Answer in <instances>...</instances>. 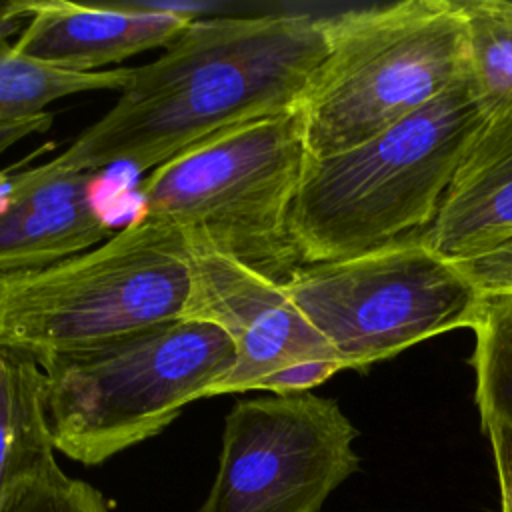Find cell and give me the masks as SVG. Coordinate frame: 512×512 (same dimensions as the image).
<instances>
[{"mask_svg":"<svg viewBox=\"0 0 512 512\" xmlns=\"http://www.w3.org/2000/svg\"><path fill=\"white\" fill-rule=\"evenodd\" d=\"M328 16L196 18L162 56L130 68L116 104L42 174L154 170L204 138L300 106L328 56Z\"/></svg>","mask_w":512,"mask_h":512,"instance_id":"6da1fadb","label":"cell"},{"mask_svg":"<svg viewBox=\"0 0 512 512\" xmlns=\"http://www.w3.org/2000/svg\"><path fill=\"white\" fill-rule=\"evenodd\" d=\"M484 122L464 76L370 140L308 156L290 214L302 264L352 258L424 234Z\"/></svg>","mask_w":512,"mask_h":512,"instance_id":"7a4b0ae2","label":"cell"},{"mask_svg":"<svg viewBox=\"0 0 512 512\" xmlns=\"http://www.w3.org/2000/svg\"><path fill=\"white\" fill-rule=\"evenodd\" d=\"M234 360V344L218 326L184 318L40 358L54 450L86 466L110 460L210 398Z\"/></svg>","mask_w":512,"mask_h":512,"instance_id":"3957f363","label":"cell"},{"mask_svg":"<svg viewBox=\"0 0 512 512\" xmlns=\"http://www.w3.org/2000/svg\"><path fill=\"white\" fill-rule=\"evenodd\" d=\"M308 152L298 108L216 132L140 182L148 220L192 230L284 286L304 264L290 214Z\"/></svg>","mask_w":512,"mask_h":512,"instance_id":"277c9868","label":"cell"},{"mask_svg":"<svg viewBox=\"0 0 512 512\" xmlns=\"http://www.w3.org/2000/svg\"><path fill=\"white\" fill-rule=\"evenodd\" d=\"M190 292L182 230L134 218L50 266L0 272V348L40 358L180 320Z\"/></svg>","mask_w":512,"mask_h":512,"instance_id":"5b68a950","label":"cell"},{"mask_svg":"<svg viewBox=\"0 0 512 512\" xmlns=\"http://www.w3.org/2000/svg\"><path fill=\"white\" fill-rule=\"evenodd\" d=\"M330 48L298 110L310 158L354 148L466 76L454 0H404L328 16Z\"/></svg>","mask_w":512,"mask_h":512,"instance_id":"8992f818","label":"cell"},{"mask_svg":"<svg viewBox=\"0 0 512 512\" xmlns=\"http://www.w3.org/2000/svg\"><path fill=\"white\" fill-rule=\"evenodd\" d=\"M284 290L342 370H364L426 338L472 328L486 296L424 234L306 264Z\"/></svg>","mask_w":512,"mask_h":512,"instance_id":"52a82bcc","label":"cell"},{"mask_svg":"<svg viewBox=\"0 0 512 512\" xmlns=\"http://www.w3.org/2000/svg\"><path fill=\"white\" fill-rule=\"evenodd\" d=\"M356 436L342 408L312 392L238 400L198 512H320L358 468Z\"/></svg>","mask_w":512,"mask_h":512,"instance_id":"ba28073f","label":"cell"},{"mask_svg":"<svg viewBox=\"0 0 512 512\" xmlns=\"http://www.w3.org/2000/svg\"><path fill=\"white\" fill-rule=\"evenodd\" d=\"M182 236L190 268L182 318L218 326L236 352L232 370L210 396L260 390L270 376L302 362H338L284 286L220 254L198 232L182 230Z\"/></svg>","mask_w":512,"mask_h":512,"instance_id":"9c48e42d","label":"cell"},{"mask_svg":"<svg viewBox=\"0 0 512 512\" xmlns=\"http://www.w3.org/2000/svg\"><path fill=\"white\" fill-rule=\"evenodd\" d=\"M26 16L14 54L42 66L92 74L152 48H168L198 18L188 8L152 4L10 2Z\"/></svg>","mask_w":512,"mask_h":512,"instance_id":"30bf717a","label":"cell"},{"mask_svg":"<svg viewBox=\"0 0 512 512\" xmlns=\"http://www.w3.org/2000/svg\"><path fill=\"white\" fill-rule=\"evenodd\" d=\"M98 172L14 174L0 194V272L50 266L112 236L94 202Z\"/></svg>","mask_w":512,"mask_h":512,"instance_id":"8fae6325","label":"cell"},{"mask_svg":"<svg viewBox=\"0 0 512 512\" xmlns=\"http://www.w3.org/2000/svg\"><path fill=\"white\" fill-rule=\"evenodd\" d=\"M512 238V110L486 118L424 232L450 262L480 256Z\"/></svg>","mask_w":512,"mask_h":512,"instance_id":"7c38bea8","label":"cell"},{"mask_svg":"<svg viewBox=\"0 0 512 512\" xmlns=\"http://www.w3.org/2000/svg\"><path fill=\"white\" fill-rule=\"evenodd\" d=\"M44 412V374L32 356L0 348V502L20 478L58 466Z\"/></svg>","mask_w":512,"mask_h":512,"instance_id":"4fadbf2b","label":"cell"},{"mask_svg":"<svg viewBox=\"0 0 512 512\" xmlns=\"http://www.w3.org/2000/svg\"><path fill=\"white\" fill-rule=\"evenodd\" d=\"M26 16L16 12L10 2L0 4V124L38 116L44 108L64 96L116 90L128 82L130 68H112L92 74L54 70L14 54L8 36L20 34Z\"/></svg>","mask_w":512,"mask_h":512,"instance_id":"5bb4252c","label":"cell"},{"mask_svg":"<svg viewBox=\"0 0 512 512\" xmlns=\"http://www.w3.org/2000/svg\"><path fill=\"white\" fill-rule=\"evenodd\" d=\"M464 24L466 84L484 118L512 110V2H456Z\"/></svg>","mask_w":512,"mask_h":512,"instance_id":"9a60e30c","label":"cell"},{"mask_svg":"<svg viewBox=\"0 0 512 512\" xmlns=\"http://www.w3.org/2000/svg\"><path fill=\"white\" fill-rule=\"evenodd\" d=\"M472 330L480 424L500 420L512 426V294H486Z\"/></svg>","mask_w":512,"mask_h":512,"instance_id":"2e32d148","label":"cell"},{"mask_svg":"<svg viewBox=\"0 0 512 512\" xmlns=\"http://www.w3.org/2000/svg\"><path fill=\"white\" fill-rule=\"evenodd\" d=\"M0 512H108V504L98 488L66 476L56 466L14 482L0 502Z\"/></svg>","mask_w":512,"mask_h":512,"instance_id":"e0dca14e","label":"cell"},{"mask_svg":"<svg viewBox=\"0 0 512 512\" xmlns=\"http://www.w3.org/2000/svg\"><path fill=\"white\" fill-rule=\"evenodd\" d=\"M454 264L480 292L512 294V238L480 256Z\"/></svg>","mask_w":512,"mask_h":512,"instance_id":"ac0fdd59","label":"cell"},{"mask_svg":"<svg viewBox=\"0 0 512 512\" xmlns=\"http://www.w3.org/2000/svg\"><path fill=\"white\" fill-rule=\"evenodd\" d=\"M342 366L336 360H312L302 362L292 368H286L274 376H270L266 382H262L260 390L272 392V394H294V392H310V388L322 384L332 374L340 372Z\"/></svg>","mask_w":512,"mask_h":512,"instance_id":"d6986e66","label":"cell"},{"mask_svg":"<svg viewBox=\"0 0 512 512\" xmlns=\"http://www.w3.org/2000/svg\"><path fill=\"white\" fill-rule=\"evenodd\" d=\"M490 440L498 486H500V512H512V426L500 420L482 424Z\"/></svg>","mask_w":512,"mask_h":512,"instance_id":"ffe728a7","label":"cell"},{"mask_svg":"<svg viewBox=\"0 0 512 512\" xmlns=\"http://www.w3.org/2000/svg\"><path fill=\"white\" fill-rule=\"evenodd\" d=\"M52 114L42 112L38 116H30V118H22L16 122H8V124H0V154L4 150H8L12 144H16L18 140L36 134V132H46L52 124Z\"/></svg>","mask_w":512,"mask_h":512,"instance_id":"44dd1931","label":"cell"}]
</instances>
